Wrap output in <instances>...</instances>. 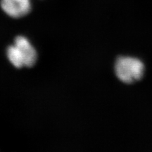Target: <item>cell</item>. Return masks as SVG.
<instances>
[{"mask_svg": "<svg viewBox=\"0 0 152 152\" xmlns=\"http://www.w3.org/2000/svg\"><path fill=\"white\" fill-rule=\"evenodd\" d=\"M7 56L11 64L17 68L32 67L37 58L35 47L28 38L21 35L16 37L14 44L7 48Z\"/></svg>", "mask_w": 152, "mask_h": 152, "instance_id": "6da1fadb", "label": "cell"}, {"mask_svg": "<svg viewBox=\"0 0 152 152\" xmlns=\"http://www.w3.org/2000/svg\"><path fill=\"white\" fill-rule=\"evenodd\" d=\"M115 75L120 80L131 84L142 79L144 73L143 62L132 56H120L114 66Z\"/></svg>", "mask_w": 152, "mask_h": 152, "instance_id": "7a4b0ae2", "label": "cell"}, {"mask_svg": "<svg viewBox=\"0 0 152 152\" xmlns=\"http://www.w3.org/2000/svg\"><path fill=\"white\" fill-rule=\"evenodd\" d=\"M1 8L11 18H18L29 14L31 11V0H0Z\"/></svg>", "mask_w": 152, "mask_h": 152, "instance_id": "3957f363", "label": "cell"}]
</instances>
